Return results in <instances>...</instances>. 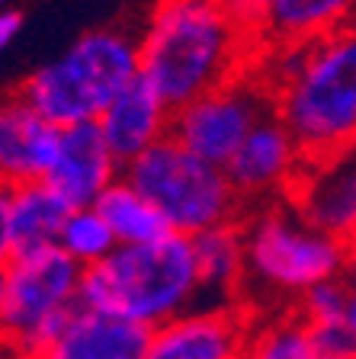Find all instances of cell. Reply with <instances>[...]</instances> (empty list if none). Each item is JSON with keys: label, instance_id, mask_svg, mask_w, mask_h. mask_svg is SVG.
<instances>
[{"label": "cell", "instance_id": "1", "mask_svg": "<svg viewBox=\"0 0 356 359\" xmlns=\"http://www.w3.org/2000/svg\"><path fill=\"white\" fill-rule=\"evenodd\" d=\"M141 77L171 109L253 71L260 39L228 0H154L138 26Z\"/></svg>", "mask_w": 356, "mask_h": 359}, {"label": "cell", "instance_id": "2", "mask_svg": "<svg viewBox=\"0 0 356 359\" xmlns=\"http://www.w3.org/2000/svg\"><path fill=\"white\" fill-rule=\"evenodd\" d=\"M253 74L305 161L356 148V22L312 42L260 48Z\"/></svg>", "mask_w": 356, "mask_h": 359}, {"label": "cell", "instance_id": "3", "mask_svg": "<svg viewBox=\"0 0 356 359\" xmlns=\"http://www.w3.org/2000/svg\"><path fill=\"white\" fill-rule=\"evenodd\" d=\"M77 305L151 330L199 308L202 285L193 238L173 231L151 244H119L106 260L84 269Z\"/></svg>", "mask_w": 356, "mask_h": 359}, {"label": "cell", "instance_id": "4", "mask_svg": "<svg viewBox=\"0 0 356 359\" xmlns=\"http://www.w3.org/2000/svg\"><path fill=\"white\" fill-rule=\"evenodd\" d=\"M141 77L138 29L110 22L77 36L58 58L45 61L16 87L32 109L58 128L97 122L112 100Z\"/></svg>", "mask_w": 356, "mask_h": 359}, {"label": "cell", "instance_id": "5", "mask_svg": "<svg viewBox=\"0 0 356 359\" xmlns=\"http://www.w3.org/2000/svg\"><path fill=\"white\" fill-rule=\"evenodd\" d=\"M247 292L296 305L305 292L327 279H343L347 244L315 228L286 196L244 212Z\"/></svg>", "mask_w": 356, "mask_h": 359}, {"label": "cell", "instance_id": "6", "mask_svg": "<svg viewBox=\"0 0 356 359\" xmlns=\"http://www.w3.org/2000/svg\"><path fill=\"white\" fill-rule=\"evenodd\" d=\"M122 177L145 193L177 234L196 238L206 228L244 218V202L235 193L228 173L209 164L177 138H164L122 167Z\"/></svg>", "mask_w": 356, "mask_h": 359}, {"label": "cell", "instance_id": "7", "mask_svg": "<svg viewBox=\"0 0 356 359\" xmlns=\"http://www.w3.org/2000/svg\"><path fill=\"white\" fill-rule=\"evenodd\" d=\"M267 112H273L267 83L253 71L202 93L199 100L173 109L171 138H177L186 151L225 170L235 151L244 144L251 128Z\"/></svg>", "mask_w": 356, "mask_h": 359}, {"label": "cell", "instance_id": "8", "mask_svg": "<svg viewBox=\"0 0 356 359\" xmlns=\"http://www.w3.org/2000/svg\"><path fill=\"white\" fill-rule=\"evenodd\" d=\"M4 330L0 346L20 344L26 334L58 314L77 308L84 266L67 257L58 244L20 250L4 263Z\"/></svg>", "mask_w": 356, "mask_h": 359}, {"label": "cell", "instance_id": "9", "mask_svg": "<svg viewBox=\"0 0 356 359\" xmlns=\"http://www.w3.org/2000/svg\"><path fill=\"white\" fill-rule=\"evenodd\" d=\"M305 164L308 161H305L298 142L292 138V132L282 126L276 112H267L251 128V135L235 151V157L225 164V173L244 205L247 202L260 205V202L289 196Z\"/></svg>", "mask_w": 356, "mask_h": 359}, {"label": "cell", "instance_id": "10", "mask_svg": "<svg viewBox=\"0 0 356 359\" xmlns=\"http://www.w3.org/2000/svg\"><path fill=\"white\" fill-rule=\"evenodd\" d=\"M251 305H199L161 324L145 359H241L251 337Z\"/></svg>", "mask_w": 356, "mask_h": 359}, {"label": "cell", "instance_id": "11", "mask_svg": "<svg viewBox=\"0 0 356 359\" xmlns=\"http://www.w3.org/2000/svg\"><path fill=\"white\" fill-rule=\"evenodd\" d=\"M122 177V161L106 144L100 122H77L61 128V142L55 164L45 183L71 205L87 209Z\"/></svg>", "mask_w": 356, "mask_h": 359}, {"label": "cell", "instance_id": "12", "mask_svg": "<svg viewBox=\"0 0 356 359\" xmlns=\"http://www.w3.org/2000/svg\"><path fill=\"white\" fill-rule=\"evenodd\" d=\"M286 199L331 238L356 241V148L308 161Z\"/></svg>", "mask_w": 356, "mask_h": 359}, {"label": "cell", "instance_id": "13", "mask_svg": "<svg viewBox=\"0 0 356 359\" xmlns=\"http://www.w3.org/2000/svg\"><path fill=\"white\" fill-rule=\"evenodd\" d=\"M61 128L32 109L20 93L0 97V183L10 189L48 177Z\"/></svg>", "mask_w": 356, "mask_h": 359}, {"label": "cell", "instance_id": "14", "mask_svg": "<svg viewBox=\"0 0 356 359\" xmlns=\"http://www.w3.org/2000/svg\"><path fill=\"white\" fill-rule=\"evenodd\" d=\"M97 122L103 128L106 144L126 167L128 161L154 148L157 142L171 138L173 109L145 77H138L106 106Z\"/></svg>", "mask_w": 356, "mask_h": 359}, {"label": "cell", "instance_id": "15", "mask_svg": "<svg viewBox=\"0 0 356 359\" xmlns=\"http://www.w3.org/2000/svg\"><path fill=\"white\" fill-rule=\"evenodd\" d=\"M154 330L77 305L42 359H145Z\"/></svg>", "mask_w": 356, "mask_h": 359}, {"label": "cell", "instance_id": "16", "mask_svg": "<svg viewBox=\"0 0 356 359\" xmlns=\"http://www.w3.org/2000/svg\"><path fill=\"white\" fill-rule=\"evenodd\" d=\"M199 269L202 305H237L247 289V241L244 222H225L193 238Z\"/></svg>", "mask_w": 356, "mask_h": 359}, {"label": "cell", "instance_id": "17", "mask_svg": "<svg viewBox=\"0 0 356 359\" xmlns=\"http://www.w3.org/2000/svg\"><path fill=\"white\" fill-rule=\"evenodd\" d=\"M356 22V0H263L253 32L260 45H298Z\"/></svg>", "mask_w": 356, "mask_h": 359}, {"label": "cell", "instance_id": "18", "mask_svg": "<svg viewBox=\"0 0 356 359\" xmlns=\"http://www.w3.org/2000/svg\"><path fill=\"white\" fill-rule=\"evenodd\" d=\"M71 205L45 180L10 189V241L13 254L58 244Z\"/></svg>", "mask_w": 356, "mask_h": 359}, {"label": "cell", "instance_id": "19", "mask_svg": "<svg viewBox=\"0 0 356 359\" xmlns=\"http://www.w3.org/2000/svg\"><path fill=\"white\" fill-rule=\"evenodd\" d=\"M93 209L106 218V224L112 228L119 244H151V241L173 234L164 212L145 193H138L126 177H119L97 199Z\"/></svg>", "mask_w": 356, "mask_h": 359}, {"label": "cell", "instance_id": "20", "mask_svg": "<svg viewBox=\"0 0 356 359\" xmlns=\"http://www.w3.org/2000/svg\"><path fill=\"white\" fill-rule=\"evenodd\" d=\"M241 359H318L312 344V327L298 311L270 318L267 324L251 327Z\"/></svg>", "mask_w": 356, "mask_h": 359}, {"label": "cell", "instance_id": "21", "mask_svg": "<svg viewBox=\"0 0 356 359\" xmlns=\"http://www.w3.org/2000/svg\"><path fill=\"white\" fill-rule=\"evenodd\" d=\"M58 247L87 269V266H93V263L106 260L119 247V241H116V234H112V228L106 224V218L100 215L93 205H87V209H74L67 215L65 228H61Z\"/></svg>", "mask_w": 356, "mask_h": 359}, {"label": "cell", "instance_id": "22", "mask_svg": "<svg viewBox=\"0 0 356 359\" xmlns=\"http://www.w3.org/2000/svg\"><path fill=\"white\" fill-rule=\"evenodd\" d=\"M350 295H353V285L347 279H327L305 292L296 302V311L308 324H337L347 318Z\"/></svg>", "mask_w": 356, "mask_h": 359}, {"label": "cell", "instance_id": "23", "mask_svg": "<svg viewBox=\"0 0 356 359\" xmlns=\"http://www.w3.org/2000/svg\"><path fill=\"white\" fill-rule=\"evenodd\" d=\"M318 359H356V337L347 321L337 324H308Z\"/></svg>", "mask_w": 356, "mask_h": 359}, {"label": "cell", "instance_id": "24", "mask_svg": "<svg viewBox=\"0 0 356 359\" xmlns=\"http://www.w3.org/2000/svg\"><path fill=\"white\" fill-rule=\"evenodd\" d=\"M13 257V241H10V187L0 183V266Z\"/></svg>", "mask_w": 356, "mask_h": 359}, {"label": "cell", "instance_id": "25", "mask_svg": "<svg viewBox=\"0 0 356 359\" xmlns=\"http://www.w3.org/2000/svg\"><path fill=\"white\" fill-rule=\"evenodd\" d=\"M20 29H22V13H20V10H13V7L0 10V52L13 42Z\"/></svg>", "mask_w": 356, "mask_h": 359}, {"label": "cell", "instance_id": "26", "mask_svg": "<svg viewBox=\"0 0 356 359\" xmlns=\"http://www.w3.org/2000/svg\"><path fill=\"white\" fill-rule=\"evenodd\" d=\"M228 7L235 10L237 16H244V20L253 26V20H257L260 7H263V0H228Z\"/></svg>", "mask_w": 356, "mask_h": 359}, {"label": "cell", "instance_id": "27", "mask_svg": "<svg viewBox=\"0 0 356 359\" xmlns=\"http://www.w3.org/2000/svg\"><path fill=\"white\" fill-rule=\"evenodd\" d=\"M343 279L356 289V241L347 244V273H343Z\"/></svg>", "mask_w": 356, "mask_h": 359}, {"label": "cell", "instance_id": "28", "mask_svg": "<svg viewBox=\"0 0 356 359\" xmlns=\"http://www.w3.org/2000/svg\"><path fill=\"white\" fill-rule=\"evenodd\" d=\"M343 321H347V327L353 330V337H356V289H353V295H350V305H347V318H343Z\"/></svg>", "mask_w": 356, "mask_h": 359}, {"label": "cell", "instance_id": "29", "mask_svg": "<svg viewBox=\"0 0 356 359\" xmlns=\"http://www.w3.org/2000/svg\"><path fill=\"white\" fill-rule=\"evenodd\" d=\"M4 285H7V273L0 266V330H4Z\"/></svg>", "mask_w": 356, "mask_h": 359}, {"label": "cell", "instance_id": "30", "mask_svg": "<svg viewBox=\"0 0 356 359\" xmlns=\"http://www.w3.org/2000/svg\"><path fill=\"white\" fill-rule=\"evenodd\" d=\"M0 359H26V356H20V353H10V350H0Z\"/></svg>", "mask_w": 356, "mask_h": 359}, {"label": "cell", "instance_id": "31", "mask_svg": "<svg viewBox=\"0 0 356 359\" xmlns=\"http://www.w3.org/2000/svg\"><path fill=\"white\" fill-rule=\"evenodd\" d=\"M4 7H10V0H0V10H4Z\"/></svg>", "mask_w": 356, "mask_h": 359}]
</instances>
